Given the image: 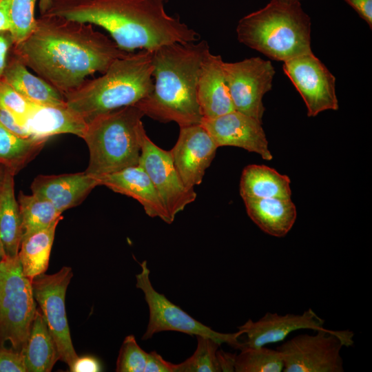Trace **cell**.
<instances>
[{"label":"cell","instance_id":"6da1fadb","mask_svg":"<svg viewBox=\"0 0 372 372\" xmlns=\"http://www.w3.org/2000/svg\"><path fill=\"white\" fill-rule=\"evenodd\" d=\"M12 52L63 96L128 53L92 25L53 15L36 19L32 31Z\"/></svg>","mask_w":372,"mask_h":372},{"label":"cell","instance_id":"7a4b0ae2","mask_svg":"<svg viewBox=\"0 0 372 372\" xmlns=\"http://www.w3.org/2000/svg\"><path fill=\"white\" fill-rule=\"evenodd\" d=\"M165 4V0H51L43 15L100 26L127 52L198 41V33L169 15Z\"/></svg>","mask_w":372,"mask_h":372},{"label":"cell","instance_id":"3957f363","mask_svg":"<svg viewBox=\"0 0 372 372\" xmlns=\"http://www.w3.org/2000/svg\"><path fill=\"white\" fill-rule=\"evenodd\" d=\"M209 47L206 41L174 43L152 52L154 79L152 92L135 105L145 116L179 127L200 124L197 99L202 61Z\"/></svg>","mask_w":372,"mask_h":372},{"label":"cell","instance_id":"277c9868","mask_svg":"<svg viewBox=\"0 0 372 372\" xmlns=\"http://www.w3.org/2000/svg\"><path fill=\"white\" fill-rule=\"evenodd\" d=\"M152 52L140 50L114 60L98 78L65 94L66 104L87 123L97 115L135 105L153 90Z\"/></svg>","mask_w":372,"mask_h":372},{"label":"cell","instance_id":"5b68a950","mask_svg":"<svg viewBox=\"0 0 372 372\" xmlns=\"http://www.w3.org/2000/svg\"><path fill=\"white\" fill-rule=\"evenodd\" d=\"M238 41L275 61L312 52L311 21L299 0H271L238 23Z\"/></svg>","mask_w":372,"mask_h":372},{"label":"cell","instance_id":"8992f818","mask_svg":"<svg viewBox=\"0 0 372 372\" xmlns=\"http://www.w3.org/2000/svg\"><path fill=\"white\" fill-rule=\"evenodd\" d=\"M144 116L130 105L90 120L82 137L90 152L85 173L98 177L138 165Z\"/></svg>","mask_w":372,"mask_h":372},{"label":"cell","instance_id":"52a82bcc","mask_svg":"<svg viewBox=\"0 0 372 372\" xmlns=\"http://www.w3.org/2000/svg\"><path fill=\"white\" fill-rule=\"evenodd\" d=\"M37 310L31 280L18 256L0 261V347L8 342L21 351L28 338Z\"/></svg>","mask_w":372,"mask_h":372},{"label":"cell","instance_id":"ba28073f","mask_svg":"<svg viewBox=\"0 0 372 372\" xmlns=\"http://www.w3.org/2000/svg\"><path fill=\"white\" fill-rule=\"evenodd\" d=\"M354 333L325 328L300 334L280 345L284 372H343V347L353 345Z\"/></svg>","mask_w":372,"mask_h":372},{"label":"cell","instance_id":"9c48e42d","mask_svg":"<svg viewBox=\"0 0 372 372\" xmlns=\"http://www.w3.org/2000/svg\"><path fill=\"white\" fill-rule=\"evenodd\" d=\"M141 271L136 275V287L142 290L149 307V322L142 340H148L155 333L172 331L192 335L210 338L219 344L227 343L240 349L242 335L240 331L232 333L217 332L193 318L180 307L170 302L163 294L153 287L149 280V269L146 260L141 263Z\"/></svg>","mask_w":372,"mask_h":372},{"label":"cell","instance_id":"30bf717a","mask_svg":"<svg viewBox=\"0 0 372 372\" xmlns=\"http://www.w3.org/2000/svg\"><path fill=\"white\" fill-rule=\"evenodd\" d=\"M72 276V268L64 266L55 273H43L31 280L34 298L54 338L59 360L69 367L78 358L72 344L65 305L67 288Z\"/></svg>","mask_w":372,"mask_h":372},{"label":"cell","instance_id":"8fae6325","mask_svg":"<svg viewBox=\"0 0 372 372\" xmlns=\"http://www.w3.org/2000/svg\"><path fill=\"white\" fill-rule=\"evenodd\" d=\"M223 70L234 110L262 122V98L272 87L276 71L269 60L259 56L223 62Z\"/></svg>","mask_w":372,"mask_h":372},{"label":"cell","instance_id":"7c38bea8","mask_svg":"<svg viewBox=\"0 0 372 372\" xmlns=\"http://www.w3.org/2000/svg\"><path fill=\"white\" fill-rule=\"evenodd\" d=\"M282 68L302 98L308 116L338 109L335 77L313 52L286 61Z\"/></svg>","mask_w":372,"mask_h":372},{"label":"cell","instance_id":"4fadbf2b","mask_svg":"<svg viewBox=\"0 0 372 372\" xmlns=\"http://www.w3.org/2000/svg\"><path fill=\"white\" fill-rule=\"evenodd\" d=\"M138 165L149 176L173 221L178 213L196 200L194 189H188L183 184L170 152L157 146L145 131L142 135Z\"/></svg>","mask_w":372,"mask_h":372},{"label":"cell","instance_id":"5bb4252c","mask_svg":"<svg viewBox=\"0 0 372 372\" xmlns=\"http://www.w3.org/2000/svg\"><path fill=\"white\" fill-rule=\"evenodd\" d=\"M218 147L201 124L180 127L178 140L169 150L174 165L188 189L200 185Z\"/></svg>","mask_w":372,"mask_h":372},{"label":"cell","instance_id":"9a60e30c","mask_svg":"<svg viewBox=\"0 0 372 372\" xmlns=\"http://www.w3.org/2000/svg\"><path fill=\"white\" fill-rule=\"evenodd\" d=\"M200 124L218 147L234 146L256 153L266 161L273 158L262 122L251 116L234 110L215 118H203Z\"/></svg>","mask_w":372,"mask_h":372},{"label":"cell","instance_id":"2e32d148","mask_svg":"<svg viewBox=\"0 0 372 372\" xmlns=\"http://www.w3.org/2000/svg\"><path fill=\"white\" fill-rule=\"evenodd\" d=\"M324 320L311 308L300 314L266 313L256 321L248 320L238 329L246 335L242 347H259L283 341L291 333L300 329L324 328ZM240 348V349H241Z\"/></svg>","mask_w":372,"mask_h":372},{"label":"cell","instance_id":"e0dca14e","mask_svg":"<svg viewBox=\"0 0 372 372\" xmlns=\"http://www.w3.org/2000/svg\"><path fill=\"white\" fill-rule=\"evenodd\" d=\"M94 178L99 185L136 200L149 216L159 218L167 224L173 222L149 176L141 165L127 167Z\"/></svg>","mask_w":372,"mask_h":372},{"label":"cell","instance_id":"ac0fdd59","mask_svg":"<svg viewBox=\"0 0 372 372\" xmlns=\"http://www.w3.org/2000/svg\"><path fill=\"white\" fill-rule=\"evenodd\" d=\"M99 185L85 172L60 175H39L31 184L32 194L50 201L60 212L84 200Z\"/></svg>","mask_w":372,"mask_h":372},{"label":"cell","instance_id":"d6986e66","mask_svg":"<svg viewBox=\"0 0 372 372\" xmlns=\"http://www.w3.org/2000/svg\"><path fill=\"white\" fill-rule=\"evenodd\" d=\"M220 55L208 51L201 63L197 99L204 118H212L234 110L227 85Z\"/></svg>","mask_w":372,"mask_h":372},{"label":"cell","instance_id":"ffe728a7","mask_svg":"<svg viewBox=\"0 0 372 372\" xmlns=\"http://www.w3.org/2000/svg\"><path fill=\"white\" fill-rule=\"evenodd\" d=\"M21 125L33 138L48 139L61 134H72L82 138L87 122L67 104L50 105L31 103Z\"/></svg>","mask_w":372,"mask_h":372},{"label":"cell","instance_id":"44dd1931","mask_svg":"<svg viewBox=\"0 0 372 372\" xmlns=\"http://www.w3.org/2000/svg\"><path fill=\"white\" fill-rule=\"evenodd\" d=\"M242 200L251 220L270 236L284 237L296 220V207L291 198H245Z\"/></svg>","mask_w":372,"mask_h":372},{"label":"cell","instance_id":"7402d4cb","mask_svg":"<svg viewBox=\"0 0 372 372\" xmlns=\"http://www.w3.org/2000/svg\"><path fill=\"white\" fill-rule=\"evenodd\" d=\"M1 79L28 101L39 105L66 104L63 95L28 67L11 51Z\"/></svg>","mask_w":372,"mask_h":372},{"label":"cell","instance_id":"603a6c76","mask_svg":"<svg viewBox=\"0 0 372 372\" xmlns=\"http://www.w3.org/2000/svg\"><path fill=\"white\" fill-rule=\"evenodd\" d=\"M21 353L27 372H50L59 360L56 346L39 308Z\"/></svg>","mask_w":372,"mask_h":372},{"label":"cell","instance_id":"cb8c5ba5","mask_svg":"<svg viewBox=\"0 0 372 372\" xmlns=\"http://www.w3.org/2000/svg\"><path fill=\"white\" fill-rule=\"evenodd\" d=\"M291 180L287 175L263 165H249L242 172L240 194L242 198H289Z\"/></svg>","mask_w":372,"mask_h":372},{"label":"cell","instance_id":"d4e9b609","mask_svg":"<svg viewBox=\"0 0 372 372\" xmlns=\"http://www.w3.org/2000/svg\"><path fill=\"white\" fill-rule=\"evenodd\" d=\"M14 175L5 170L0 185V240L6 257L14 258L22 238L21 220L14 195Z\"/></svg>","mask_w":372,"mask_h":372},{"label":"cell","instance_id":"484cf974","mask_svg":"<svg viewBox=\"0 0 372 372\" xmlns=\"http://www.w3.org/2000/svg\"><path fill=\"white\" fill-rule=\"evenodd\" d=\"M56 221L49 227L23 236L18 253L24 275L30 280L43 274L49 264L54 242Z\"/></svg>","mask_w":372,"mask_h":372},{"label":"cell","instance_id":"4316f807","mask_svg":"<svg viewBox=\"0 0 372 372\" xmlns=\"http://www.w3.org/2000/svg\"><path fill=\"white\" fill-rule=\"evenodd\" d=\"M47 141L19 136L0 124V165L15 176L36 156Z\"/></svg>","mask_w":372,"mask_h":372},{"label":"cell","instance_id":"83f0119b","mask_svg":"<svg viewBox=\"0 0 372 372\" xmlns=\"http://www.w3.org/2000/svg\"><path fill=\"white\" fill-rule=\"evenodd\" d=\"M17 201L21 220L22 238L45 229L63 218L62 213L50 201L32 194L28 195L21 192Z\"/></svg>","mask_w":372,"mask_h":372},{"label":"cell","instance_id":"f1b7e54d","mask_svg":"<svg viewBox=\"0 0 372 372\" xmlns=\"http://www.w3.org/2000/svg\"><path fill=\"white\" fill-rule=\"evenodd\" d=\"M236 354L234 371L236 372H280L284 364L279 351L266 346L243 347Z\"/></svg>","mask_w":372,"mask_h":372},{"label":"cell","instance_id":"f546056e","mask_svg":"<svg viewBox=\"0 0 372 372\" xmlns=\"http://www.w3.org/2000/svg\"><path fill=\"white\" fill-rule=\"evenodd\" d=\"M197 347L194 354L184 362L176 364V372L220 371L217 351L220 344L213 339L196 335Z\"/></svg>","mask_w":372,"mask_h":372},{"label":"cell","instance_id":"4dcf8cb0","mask_svg":"<svg viewBox=\"0 0 372 372\" xmlns=\"http://www.w3.org/2000/svg\"><path fill=\"white\" fill-rule=\"evenodd\" d=\"M12 23L14 44L25 39L32 31L35 23L34 8L37 0H7Z\"/></svg>","mask_w":372,"mask_h":372},{"label":"cell","instance_id":"1f68e13d","mask_svg":"<svg viewBox=\"0 0 372 372\" xmlns=\"http://www.w3.org/2000/svg\"><path fill=\"white\" fill-rule=\"evenodd\" d=\"M148 353L138 344L133 335L125 338L116 361L117 372H143Z\"/></svg>","mask_w":372,"mask_h":372},{"label":"cell","instance_id":"d6a6232c","mask_svg":"<svg viewBox=\"0 0 372 372\" xmlns=\"http://www.w3.org/2000/svg\"><path fill=\"white\" fill-rule=\"evenodd\" d=\"M0 105L10 112L21 125L30 110L31 103L1 79Z\"/></svg>","mask_w":372,"mask_h":372},{"label":"cell","instance_id":"836d02e7","mask_svg":"<svg viewBox=\"0 0 372 372\" xmlns=\"http://www.w3.org/2000/svg\"><path fill=\"white\" fill-rule=\"evenodd\" d=\"M0 372H27L21 351L0 347Z\"/></svg>","mask_w":372,"mask_h":372},{"label":"cell","instance_id":"e575fe53","mask_svg":"<svg viewBox=\"0 0 372 372\" xmlns=\"http://www.w3.org/2000/svg\"><path fill=\"white\" fill-rule=\"evenodd\" d=\"M177 364L165 360L156 351L148 353L145 372H176Z\"/></svg>","mask_w":372,"mask_h":372},{"label":"cell","instance_id":"d590c367","mask_svg":"<svg viewBox=\"0 0 372 372\" xmlns=\"http://www.w3.org/2000/svg\"><path fill=\"white\" fill-rule=\"evenodd\" d=\"M0 124L19 136L31 137L20 125L17 118L1 105H0Z\"/></svg>","mask_w":372,"mask_h":372},{"label":"cell","instance_id":"8d00e7d4","mask_svg":"<svg viewBox=\"0 0 372 372\" xmlns=\"http://www.w3.org/2000/svg\"><path fill=\"white\" fill-rule=\"evenodd\" d=\"M14 43L10 31H0V79L6 67Z\"/></svg>","mask_w":372,"mask_h":372},{"label":"cell","instance_id":"74e56055","mask_svg":"<svg viewBox=\"0 0 372 372\" xmlns=\"http://www.w3.org/2000/svg\"><path fill=\"white\" fill-rule=\"evenodd\" d=\"M69 369L71 372H99L102 371V367L96 358L85 355L78 356Z\"/></svg>","mask_w":372,"mask_h":372},{"label":"cell","instance_id":"f35d334b","mask_svg":"<svg viewBox=\"0 0 372 372\" xmlns=\"http://www.w3.org/2000/svg\"><path fill=\"white\" fill-rule=\"evenodd\" d=\"M363 19L371 29L372 27V0H345Z\"/></svg>","mask_w":372,"mask_h":372},{"label":"cell","instance_id":"ab89813d","mask_svg":"<svg viewBox=\"0 0 372 372\" xmlns=\"http://www.w3.org/2000/svg\"><path fill=\"white\" fill-rule=\"evenodd\" d=\"M236 353L225 352L218 349L217 358L220 371L233 372L234 371Z\"/></svg>","mask_w":372,"mask_h":372},{"label":"cell","instance_id":"60d3db41","mask_svg":"<svg viewBox=\"0 0 372 372\" xmlns=\"http://www.w3.org/2000/svg\"><path fill=\"white\" fill-rule=\"evenodd\" d=\"M12 23L7 0H0V31L11 32Z\"/></svg>","mask_w":372,"mask_h":372},{"label":"cell","instance_id":"b9f144b4","mask_svg":"<svg viewBox=\"0 0 372 372\" xmlns=\"http://www.w3.org/2000/svg\"><path fill=\"white\" fill-rule=\"evenodd\" d=\"M51 5V0H39V7L41 15L45 14L49 10Z\"/></svg>","mask_w":372,"mask_h":372},{"label":"cell","instance_id":"7bdbcfd3","mask_svg":"<svg viewBox=\"0 0 372 372\" xmlns=\"http://www.w3.org/2000/svg\"><path fill=\"white\" fill-rule=\"evenodd\" d=\"M5 170L6 169L2 166L0 165V185L3 178Z\"/></svg>","mask_w":372,"mask_h":372},{"label":"cell","instance_id":"ee69618b","mask_svg":"<svg viewBox=\"0 0 372 372\" xmlns=\"http://www.w3.org/2000/svg\"><path fill=\"white\" fill-rule=\"evenodd\" d=\"M5 257H6V256H5L3 249V247H2V244H1V240H0V261Z\"/></svg>","mask_w":372,"mask_h":372}]
</instances>
